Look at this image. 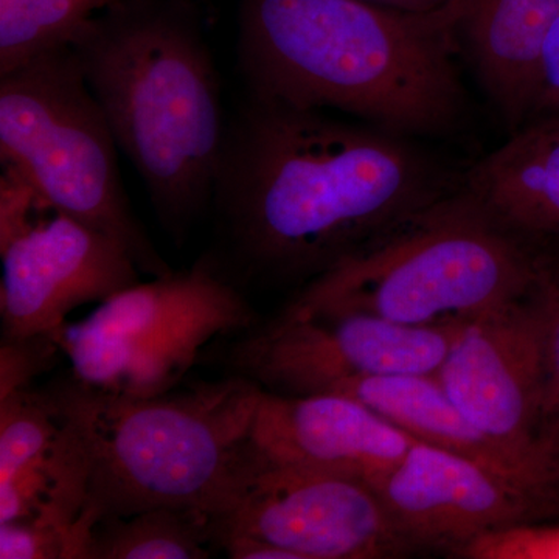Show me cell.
I'll list each match as a JSON object with an SVG mask.
<instances>
[{"label": "cell", "mask_w": 559, "mask_h": 559, "mask_svg": "<svg viewBox=\"0 0 559 559\" xmlns=\"http://www.w3.org/2000/svg\"><path fill=\"white\" fill-rule=\"evenodd\" d=\"M120 0H0V75L69 46L95 14Z\"/></svg>", "instance_id": "19"}, {"label": "cell", "mask_w": 559, "mask_h": 559, "mask_svg": "<svg viewBox=\"0 0 559 559\" xmlns=\"http://www.w3.org/2000/svg\"><path fill=\"white\" fill-rule=\"evenodd\" d=\"M70 46L162 227L182 246L213 204L229 121L197 7L120 0Z\"/></svg>", "instance_id": "3"}, {"label": "cell", "mask_w": 559, "mask_h": 559, "mask_svg": "<svg viewBox=\"0 0 559 559\" xmlns=\"http://www.w3.org/2000/svg\"><path fill=\"white\" fill-rule=\"evenodd\" d=\"M528 299L538 312L544 359L543 443L559 463V245H535Z\"/></svg>", "instance_id": "20"}, {"label": "cell", "mask_w": 559, "mask_h": 559, "mask_svg": "<svg viewBox=\"0 0 559 559\" xmlns=\"http://www.w3.org/2000/svg\"><path fill=\"white\" fill-rule=\"evenodd\" d=\"M460 329H418L288 304L274 318L210 345L201 362L218 364L264 392L314 395L359 378L436 374Z\"/></svg>", "instance_id": "8"}, {"label": "cell", "mask_w": 559, "mask_h": 559, "mask_svg": "<svg viewBox=\"0 0 559 559\" xmlns=\"http://www.w3.org/2000/svg\"><path fill=\"white\" fill-rule=\"evenodd\" d=\"M91 530L79 521L72 527L36 522L0 524L2 559H86Z\"/></svg>", "instance_id": "21"}, {"label": "cell", "mask_w": 559, "mask_h": 559, "mask_svg": "<svg viewBox=\"0 0 559 559\" xmlns=\"http://www.w3.org/2000/svg\"><path fill=\"white\" fill-rule=\"evenodd\" d=\"M559 17V0H473L457 28L481 90L510 132L520 130L540 51Z\"/></svg>", "instance_id": "16"}, {"label": "cell", "mask_w": 559, "mask_h": 559, "mask_svg": "<svg viewBox=\"0 0 559 559\" xmlns=\"http://www.w3.org/2000/svg\"><path fill=\"white\" fill-rule=\"evenodd\" d=\"M380 9L399 11L406 14H436L465 5L471 0H360Z\"/></svg>", "instance_id": "25"}, {"label": "cell", "mask_w": 559, "mask_h": 559, "mask_svg": "<svg viewBox=\"0 0 559 559\" xmlns=\"http://www.w3.org/2000/svg\"><path fill=\"white\" fill-rule=\"evenodd\" d=\"M90 448L84 527L154 509L219 510L252 440L263 389L226 374L151 399L55 382Z\"/></svg>", "instance_id": "4"}, {"label": "cell", "mask_w": 559, "mask_h": 559, "mask_svg": "<svg viewBox=\"0 0 559 559\" xmlns=\"http://www.w3.org/2000/svg\"><path fill=\"white\" fill-rule=\"evenodd\" d=\"M433 377L489 440L559 477V463L544 447L540 432L543 341L528 296L463 325Z\"/></svg>", "instance_id": "10"}, {"label": "cell", "mask_w": 559, "mask_h": 559, "mask_svg": "<svg viewBox=\"0 0 559 559\" xmlns=\"http://www.w3.org/2000/svg\"><path fill=\"white\" fill-rule=\"evenodd\" d=\"M325 393L362 403L415 441L454 452L559 500V477L544 473L489 440L452 403L433 374H384L341 382Z\"/></svg>", "instance_id": "15"}, {"label": "cell", "mask_w": 559, "mask_h": 559, "mask_svg": "<svg viewBox=\"0 0 559 559\" xmlns=\"http://www.w3.org/2000/svg\"><path fill=\"white\" fill-rule=\"evenodd\" d=\"M213 544L204 511L154 509L95 522L86 559H204Z\"/></svg>", "instance_id": "18"}, {"label": "cell", "mask_w": 559, "mask_h": 559, "mask_svg": "<svg viewBox=\"0 0 559 559\" xmlns=\"http://www.w3.org/2000/svg\"><path fill=\"white\" fill-rule=\"evenodd\" d=\"M2 337L58 334L66 318L92 301L138 285L131 253L109 235L51 207L0 246Z\"/></svg>", "instance_id": "12"}, {"label": "cell", "mask_w": 559, "mask_h": 559, "mask_svg": "<svg viewBox=\"0 0 559 559\" xmlns=\"http://www.w3.org/2000/svg\"><path fill=\"white\" fill-rule=\"evenodd\" d=\"M457 558L559 559V524L511 525L474 539Z\"/></svg>", "instance_id": "22"}, {"label": "cell", "mask_w": 559, "mask_h": 559, "mask_svg": "<svg viewBox=\"0 0 559 559\" xmlns=\"http://www.w3.org/2000/svg\"><path fill=\"white\" fill-rule=\"evenodd\" d=\"M119 145L72 46L0 75V160L53 207L121 242L151 278L173 274L132 212Z\"/></svg>", "instance_id": "6"}, {"label": "cell", "mask_w": 559, "mask_h": 559, "mask_svg": "<svg viewBox=\"0 0 559 559\" xmlns=\"http://www.w3.org/2000/svg\"><path fill=\"white\" fill-rule=\"evenodd\" d=\"M471 2L406 14L360 0H241L238 66L259 97L447 138L469 116L454 55Z\"/></svg>", "instance_id": "2"}, {"label": "cell", "mask_w": 559, "mask_h": 559, "mask_svg": "<svg viewBox=\"0 0 559 559\" xmlns=\"http://www.w3.org/2000/svg\"><path fill=\"white\" fill-rule=\"evenodd\" d=\"M551 117H559V17L540 51L524 124Z\"/></svg>", "instance_id": "24"}, {"label": "cell", "mask_w": 559, "mask_h": 559, "mask_svg": "<svg viewBox=\"0 0 559 559\" xmlns=\"http://www.w3.org/2000/svg\"><path fill=\"white\" fill-rule=\"evenodd\" d=\"M261 320L207 252L190 270L138 283L66 323L58 341L72 374L91 388L151 399L179 388L210 345Z\"/></svg>", "instance_id": "7"}, {"label": "cell", "mask_w": 559, "mask_h": 559, "mask_svg": "<svg viewBox=\"0 0 559 559\" xmlns=\"http://www.w3.org/2000/svg\"><path fill=\"white\" fill-rule=\"evenodd\" d=\"M373 489L415 554L457 558L489 532L559 514V500L421 441H414Z\"/></svg>", "instance_id": "11"}, {"label": "cell", "mask_w": 559, "mask_h": 559, "mask_svg": "<svg viewBox=\"0 0 559 559\" xmlns=\"http://www.w3.org/2000/svg\"><path fill=\"white\" fill-rule=\"evenodd\" d=\"M460 191L533 245H559V117L532 121L463 168Z\"/></svg>", "instance_id": "14"}, {"label": "cell", "mask_w": 559, "mask_h": 559, "mask_svg": "<svg viewBox=\"0 0 559 559\" xmlns=\"http://www.w3.org/2000/svg\"><path fill=\"white\" fill-rule=\"evenodd\" d=\"M55 392V385L51 384ZM62 421L57 436L14 479L0 484V524L36 522L72 527L86 503L90 448L80 419L57 392Z\"/></svg>", "instance_id": "17"}, {"label": "cell", "mask_w": 559, "mask_h": 559, "mask_svg": "<svg viewBox=\"0 0 559 559\" xmlns=\"http://www.w3.org/2000/svg\"><path fill=\"white\" fill-rule=\"evenodd\" d=\"M248 92L227 121L213 259L241 289L305 285L457 193L411 135Z\"/></svg>", "instance_id": "1"}, {"label": "cell", "mask_w": 559, "mask_h": 559, "mask_svg": "<svg viewBox=\"0 0 559 559\" xmlns=\"http://www.w3.org/2000/svg\"><path fill=\"white\" fill-rule=\"evenodd\" d=\"M252 440L274 457L347 474L371 487L415 441L348 396L278 395L264 390Z\"/></svg>", "instance_id": "13"}, {"label": "cell", "mask_w": 559, "mask_h": 559, "mask_svg": "<svg viewBox=\"0 0 559 559\" xmlns=\"http://www.w3.org/2000/svg\"><path fill=\"white\" fill-rule=\"evenodd\" d=\"M212 525L216 546L227 536H250L294 559L415 554L367 481L274 457L253 440Z\"/></svg>", "instance_id": "9"}, {"label": "cell", "mask_w": 559, "mask_h": 559, "mask_svg": "<svg viewBox=\"0 0 559 559\" xmlns=\"http://www.w3.org/2000/svg\"><path fill=\"white\" fill-rule=\"evenodd\" d=\"M536 246L462 191L297 290L304 310L359 312L418 329L463 326L524 299Z\"/></svg>", "instance_id": "5"}, {"label": "cell", "mask_w": 559, "mask_h": 559, "mask_svg": "<svg viewBox=\"0 0 559 559\" xmlns=\"http://www.w3.org/2000/svg\"><path fill=\"white\" fill-rule=\"evenodd\" d=\"M62 348L58 334H36V336L2 337L0 342V399L32 388L39 374L46 373L57 364Z\"/></svg>", "instance_id": "23"}]
</instances>
